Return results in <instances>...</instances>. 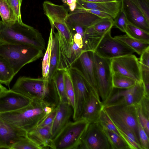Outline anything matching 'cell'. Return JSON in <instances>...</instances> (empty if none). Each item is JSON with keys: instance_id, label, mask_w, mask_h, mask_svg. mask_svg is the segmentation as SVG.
Returning a JSON list of instances; mask_svg holds the SVG:
<instances>
[{"instance_id": "cell-15", "label": "cell", "mask_w": 149, "mask_h": 149, "mask_svg": "<svg viewBox=\"0 0 149 149\" xmlns=\"http://www.w3.org/2000/svg\"><path fill=\"white\" fill-rule=\"evenodd\" d=\"M32 100L21 94L7 89L0 94V113L20 109L28 105Z\"/></svg>"}, {"instance_id": "cell-10", "label": "cell", "mask_w": 149, "mask_h": 149, "mask_svg": "<svg viewBox=\"0 0 149 149\" xmlns=\"http://www.w3.org/2000/svg\"><path fill=\"white\" fill-rule=\"evenodd\" d=\"M145 95L142 81L137 82L134 86L127 89L113 88L111 95L103 105H136L139 103Z\"/></svg>"}, {"instance_id": "cell-3", "label": "cell", "mask_w": 149, "mask_h": 149, "mask_svg": "<svg viewBox=\"0 0 149 149\" xmlns=\"http://www.w3.org/2000/svg\"><path fill=\"white\" fill-rule=\"evenodd\" d=\"M55 108L33 99L26 106L15 111L0 113V116L28 132L37 127Z\"/></svg>"}, {"instance_id": "cell-52", "label": "cell", "mask_w": 149, "mask_h": 149, "mask_svg": "<svg viewBox=\"0 0 149 149\" xmlns=\"http://www.w3.org/2000/svg\"><path fill=\"white\" fill-rule=\"evenodd\" d=\"M67 4L69 5L71 4L73 2L72 0H67L66 1Z\"/></svg>"}, {"instance_id": "cell-36", "label": "cell", "mask_w": 149, "mask_h": 149, "mask_svg": "<svg viewBox=\"0 0 149 149\" xmlns=\"http://www.w3.org/2000/svg\"><path fill=\"white\" fill-rule=\"evenodd\" d=\"M114 26L113 19L111 18H102L96 22L93 27L95 30L98 33L104 35L111 31Z\"/></svg>"}, {"instance_id": "cell-19", "label": "cell", "mask_w": 149, "mask_h": 149, "mask_svg": "<svg viewBox=\"0 0 149 149\" xmlns=\"http://www.w3.org/2000/svg\"><path fill=\"white\" fill-rule=\"evenodd\" d=\"M76 3L75 9L99 11L108 14L113 19L121 8V0L102 2H91L77 0Z\"/></svg>"}, {"instance_id": "cell-45", "label": "cell", "mask_w": 149, "mask_h": 149, "mask_svg": "<svg viewBox=\"0 0 149 149\" xmlns=\"http://www.w3.org/2000/svg\"><path fill=\"white\" fill-rule=\"evenodd\" d=\"M57 107L48 113L44 118L38 124L37 126L43 127L52 124L56 114Z\"/></svg>"}, {"instance_id": "cell-8", "label": "cell", "mask_w": 149, "mask_h": 149, "mask_svg": "<svg viewBox=\"0 0 149 149\" xmlns=\"http://www.w3.org/2000/svg\"><path fill=\"white\" fill-rule=\"evenodd\" d=\"M67 70L74 88L75 104L72 117L74 121L81 118L91 90L76 66L72 65Z\"/></svg>"}, {"instance_id": "cell-5", "label": "cell", "mask_w": 149, "mask_h": 149, "mask_svg": "<svg viewBox=\"0 0 149 149\" xmlns=\"http://www.w3.org/2000/svg\"><path fill=\"white\" fill-rule=\"evenodd\" d=\"M89 123L82 118L70 121L53 140L52 149H79Z\"/></svg>"}, {"instance_id": "cell-18", "label": "cell", "mask_w": 149, "mask_h": 149, "mask_svg": "<svg viewBox=\"0 0 149 149\" xmlns=\"http://www.w3.org/2000/svg\"><path fill=\"white\" fill-rule=\"evenodd\" d=\"M102 18L79 9H75L68 15L65 22L69 27L78 26L87 29Z\"/></svg>"}, {"instance_id": "cell-30", "label": "cell", "mask_w": 149, "mask_h": 149, "mask_svg": "<svg viewBox=\"0 0 149 149\" xmlns=\"http://www.w3.org/2000/svg\"><path fill=\"white\" fill-rule=\"evenodd\" d=\"M103 129L112 149H130L127 144L120 135L113 131Z\"/></svg>"}, {"instance_id": "cell-4", "label": "cell", "mask_w": 149, "mask_h": 149, "mask_svg": "<svg viewBox=\"0 0 149 149\" xmlns=\"http://www.w3.org/2000/svg\"><path fill=\"white\" fill-rule=\"evenodd\" d=\"M0 55L7 61L16 75L24 65L43 55V50L32 45L0 44Z\"/></svg>"}, {"instance_id": "cell-39", "label": "cell", "mask_w": 149, "mask_h": 149, "mask_svg": "<svg viewBox=\"0 0 149 149\" xmlns=\"http://www.w3.org/2000/svg\"><path fill=\"white\" fill-rule=\"evenodd\" d=\"M114 25L123 32H125L127 21L123 12L121 10L114 19Z\"/></svg>"}, {"instance_id": "cell-9", "label": "cell", "mask_w": 149, "mask_h": 149, "mask_svg": "<svg viewBox=\"0 0 149 149\" xmlns=\"http://www.w3.org/2000/svg\"><path fill=\"white\" fill-rule=\"evenodd\" d=\"M94 52L101 57L111 60L133 54L134 52L121 41L112 37L111 30L104 35Z\"/></svg>"}, {"instance_id": "cell-35", "label": "cell", "mask_w": 149, "mask_h": 149, "mask_svg": "<svg viewBox=\"0 0 149 149\" xmlns=\"http://www.w3.org/2000/svg\"><path fill=\"white\" fill-rule=\"evenodd\" d=\"M63 74L66 94L69 102L74 110L75 104L74 96L72 81L68 70L64 71Z\"/></svg>"}, {"instance_id": "cell-32", "label": "cell", "mask_w": 149, "mask_h": 149, "mask_svg": "<svg viewBox=\"0 0 149 149\" xmlns=\"http://www.w3.org/2000/svg\"><path fill=\"white\" fill-rule=\"evenodd\" d=\"M137 82L133 79L121 74L113 72L112 84L113 88L125 89L134 86Z\"/></svg>"}, {"instance_id": "cell-6", "label": "cell", "mask_w": 149, "mask_h": 149, "mask_svg": "<svg viewBox=\"0 0 149 149\" xmlns=\"http://www.w3.org/2000/svg\"><path fill=\"white\" fill-rule=\"evenodd\" d=\"M95 77L99 96L103 104L113 88L110 60L101 57L94 52Z\"/></svg>"}, {"instance_id": "cell-34", "label": "cell", "mask_w": 149, "mask_h": 149, "mask_svg": "<svg viewBox=\"0 0 149 149\" xmlns=\"http://www.w3.org/2000/svg\"><path fill=\"white\" fill-rule=\"evenodd\" d=\"M57 30L62 39L68 44L72 46L74 41L72 32L65 21H55L50 23Z\"/></svg>"}, {"instance_id": "cell-7", "label": "cell", "mask_w": 149, "mask_h": 149, "mask_svg": "<svg viewBox=\"0 0 149 149\" xmlns=\"http://www.w3.org/2000/svg\"><path fill=\"white\" fill-rule=\"evenodd\" d=\"M103 109L116 127H123L130 129L139 139L138 118L136 105H110L103 106Z\"/></svg>"}, {"instance_id": "cell-50", "label": "cell", "mask_w": 149, "mask_h": 149, "mask_svg": "<svg viewBox=\"0 0 149 149\" xmlns=\"http://www.w3.org/2000/svg\"><path fill=\"white\" fill-rule=\"evenodd\" d=\"M69 7V9L71 12H73L77 6L76 2H73L71 4L68 5Z\"/></svg>"}, {"instance_id": "cell-29", "label": "cell", "mask_w": 149, "mask_h": 149, "mask_svg": "<svg viewBox=\"0 0 149 149\" xmlns=\"http://www.w3.org/2000/svg\"><path fill=\"white\" fill-rule=\"evenodd\" d=\"M64 70H58L52 78V81L58 92L60 102L69 103L65 90Z\"/></svg>"}, {"instance_id": "cell-53", "label": "cell", "mask_w": 149, "mask_h": 149, "mask_svg": "<svg viewBox=\"0 0 149 149\" xmlns=\"http://www.w3.org/2000/svg\"><path fill=\"white\" fill-rule=\"evenodd\" d=\"M73 2H76L77 0H72Z\"/></svg>"}, {"instance_id": "cell-25", "label": "cell", "mask_w": 149, "mask_h": 149, "mask_svg": "<svg viewBox=\"0 0 149 149\" xmlns=\"http://www.w3.org/2000/svg\"><path fill=\"white\" fill-rule=\"evenodd\" d=\"M59 44L56 33L54 32L48 79L51 81L58 69Z\"/></svg>"}, {"instance_id": "cell-44", "label": "cell", "mask_w": 149, "mask_h": 149, "mask_svg": "<svg viewBox=\"0 0 149 149\" xmlns=\"http://www.w3.org/2000/svg\"><path fill=\"white\" fill-rule=\"evenodd\" d=\"M139 61L141 71H149V48L140 55Z\"/></svg>"}, {"instance_id": "cell-23", "label": "cell", "mask_w": 149, "mask_h": 149, "mask_svg": "<svg viewBox=\"0 0 149 149\" xmlns=\"http://www.w3.org/2000/svg\"><path fill=\"white\" fill-rule=\"evenodd\" d=\"M104 35L96 31L93 26L87 28L83 38V52H94Z\"/></svg>"}, {"instance_id": "cell-26", "label": "cell", "mask_w": 149, "mask_h": 149, "mask_svg": "<svg viewBox=\"0 0 149 149\" xmlns=\"http://www.w3.org/2000/svg\"><path fill=\"white\" fill-rule=\"evenodd\" d=\"M116 127L119 134L127 144L130 149H143L139 139L133 131L124 127Z\"/></svg>"}, {"instance_id": "cell-31", "label": "cell", "mask_w": 149, "mask_h": 149, "mask_svg": "<svg viewBox=\"0 0 149 149\" xmlns=\"http://www.w3.org/2000/svg\"><path fill=\"white\" fill-rule=\"evenodd\" d=\"M0 15L2 21L7 24L17 21L16 16L6 0H0Z\"/></svg>"}, {"instance_id": "cell-48", "label": "cell", "mask_w": 149, "mask_h": 149, "mask_svg": "<svg viewBox=\"0 0 149 149\" xmlns=\"http://www.w3.org/2000/svg\"><path fill=\"white\" fill-rule=\"evenodd\" d=\"M72 36L74 42L83 51V39L82 36L78 33H74Z\"/></svg>"}, {"instance_id": "cell-51", "label": "cell", "mask_w": 149, "mask_h": 149, "mask_svg": "<svg viewBox=\"0 0 149 149\" xmlns=\"http://www.w3.org/2000/svg\"><path fill=\"white\" fill-rule=\"evenodd\" d=\"M7 89L3 86L0 83V94L3 92L7 90Z\"/></svg>"}, {"instance_id": "cell-2", "label": "cell", "mask_w": 149, "mask_h": 149, "mask_svg": "<svg viewBox=\"0 0 149 149\" xmlns=\"http://www.w3.org/2000/svg\"><path fill=\"white\" fill-rule=\"evenodd\" d=\"M0 44H26L43 51L45 49L41 33L33 27L17 21L10 24L0 21Z\"/></svg>"}, {"instance_id": "cell-41", "label": "cell", "mask_w": 149, "mask_h": 149, "mask_svg": "<svg viewBox=\"0 0 149 149\" xmlns=\"http://www.w3.org/2000/svg\"><path fill=\"white\" fill-rule=\"evenodd\" d=\"M141 12L149 22V0H130Z\"/></svg>"}, {"instance_id": "cell-16", "label": "cell", "mask_w": 149, "mask_h": 149, "mask_svg": "<svg viewBox=\"0 0 149 149\" xmlns=\"http://www.w3.org/2000/svg\"><path fill=\"white\" fill-rule=\"evenodd\" d=\"M121 9L124 13L128 23L149 33V22L130 0H121Z\"/></svg>"}, {"instance_id": "cell-47", "label": "cell", "mask_w": 149, "mask_h": 149, "mask_svg": "<svg viewBox=\"0 0 149 149\" xmlns=\"http://www.w3.org/2000/svg\"><path fill=\"white\" fill-rule=\"evenodd\" d=\"M141 75L146 95L149 96V71H141Z\"/></svg>"}, {"instance_id": "cell-12", "label": "cell", "mask_w": 149, "mask_h": 149, "mask_svg": "<svg viewBox=\"0 0 149 149\" xmlns=\"http://www.w3.org/2000/svg\"><path fill=\"white\" fill-rule=\"evenodd\" d=\"M79 149H112L103 128L98 122L90 123Z\"/></svg>"}, {"instance_id": "cell-28", "label": "cell", "mask_w": 149, "mask_h": 149, "mask_svg": "<svg viewBox=\"0 0 149 149\" xmlns=\"http://www.w3.org/2000/svg\"><path fill=\"white\" fill-rule=\"evenodd\" d=\"M51 28L49 37L46 51L43 56L42 63V77L48 79L52 43L54 37V26L51 24Z\"/></svg>"}, {"instance_id": "cell-46", "label": "cell", "mask_w": 149, "mask_h": 149, "mask_svg": "<svg viewBox=\"0 0 149 149\" xmlns=\"http://www.w3.org/2000/svg\"><path fill=\"white\" fill-rule=\"evenodd\" d=\"M139 104L143 113L149 118V96L145 95Z\"/></svg>"}, {"instance_id": "cell-22", "label": "cell", "mask_w": 149, "mask_h": 149, "mask_svg": "<svg viewBox=\"0 0 149 149\" xmlns=\"http://www.w3.org/2000/svg\"><path fill=\"white\" fill-rule=\"evenodd\" d=\"M44 10L50 23L54 21H65L68 13L63 6L54 4L46 1L43 3Z\"/></svg>"}, {"instance_id": "cell-38", "label": "cell", "mask_w": 149, "mask_h": 149, "mask_svg": "<svg viewBox=\"0 0 149 149\" xmlns=\"http://www.w3.org/2000/svg\"><path fill=\"white\" fill-rule=\"evenodd\" d=\"M12 149H41L40 148L27 136L16 143Z\"/></svg>"}, {"instance_id": "cell-33", "label": "cell", "mask_w": 149, "mask_h": 149, "mask_svg": "<svg viewBox=\"0 0 149 149\" xmlns=\"http://www.w3.org/2000/svg\"><path fill=\"white\" fill-rule=\"evenodd\" d=\"M125 33L135 39L149 43V33L128 22Z\"/></svg>"}, {"instance_id": "cell-24", "label": "cell", "mask_w": 149, "mask_h": 149, "mask_svg": "<svg viewBox=\"0 0 149 149\" xmlns=\"http://www.w3.org/2000/svg\"><path fill=\"white\" fill-rule=\"evenodd\" d=\"M121 41L133 49L134 52L141 55L149 48V43L141 41L133 38L127 35L116 36L114 37Z\"/></svg>"}, {"instance_id": "cell-21", "label": "cell", "mask_w": 149, "mask_h": 149, "mask_svg": "<svg viewBox=\"0 0 149 149\" xmlns=\"http://www.w3.org/2000/svg\"><path fill=\"white\" fill-rule=\"evenodd\" d=\"M103 107V105L100 100L90 91L81 118L85 119L90 123L98 122Z\"/></svg>"}, {"instance_id": "cell-27", "label": "cell", "mask_w": 149, "mask_h": 149, "mask_svg": "<svg viewBox=\"0 0 149 149\" xmlns=\"http://www.w3.org/2000/svg\"><path fill=\"white\" fill-rule=\"evenodd\" d=\"M15 75L9 64L0 55V83L10 88V84Z\"/></svg>"}, {"instance_id": "cell-1", "label": "cell", "mask_w": 149, "mask_h": 149, "mask_svg": "<svg viewBox=\"0 0 149 149\" xmlns=\"http://www.w3.org/2000/svg\"><path fill=\"white\" fill-rule=\"evenodd\" d=\"M11 89L32 100H39L54 107H57L60 102L52 81L42 77L34 78L20 76Z\"/></svg>"}, {"instance_id": "cell-37", "label": "cell", "mask_w": 149, "mask_h": 149, "mask_svg": "<svg viewBox=\"0 0 149 149\" xmlns=\"http://www.w3.org/2000/svg\"><path fill=\"white\" fill-rule=\"evenodd\" d=\"M98 122L103 128L113 131L120 135L114 124L103 109L101 111Z\"/></svg>"}, {"instance_id": "cell-20", "label": "cell", "mask_w": 149, "mask_h": 149, "mask_svg": "<svg viewBox=\"0 0 149 149\" xmlns=\"http://www.w3.org/2000/svg\"><path fill=\"white\" fill-rule=\"evenodd\" d=\"M52 124L43 127L37 126L27 132V136L41 149H52Z\"/></svg>"}, {"instance_id": "cell-13", "label": "cell", "mask_w": 149, "mask_h": 149, "mask_svg": "<svg viewBox=\"0 0 149 149\" xmlns=\"http://www.w3.org/2000/svg\"><path fill=\"white\" fill-rule=\"evenodd\" d=\"M94 52H83L76 62V67L89 87L96 96L100 100L98 94L96 83L94 61Z\"/></svg>"}, {"instance_id": "cell-43", "label": "cell", "mask_w": 149, "mask_h": 149, "mask_svg": "<svg viewBox=\"0 0 149 149\" xmlns=\"http://www.w3.org/2000/svg\"><path fill=\"white\" fill-rule=\"evenodd\" d=\"M138 119L146 133L149 136V118L142 112L139 104L136 105Z\"/></svg>"}, {"instance_id": "cell-17", "label": "cell", "mask_w": 149, "mask_h": 149, "mask_svg": "<svg viewBox=\"0 0 149 149\" xmlns=\"http://www.w3.org/2000/svg\"><path fill=\"white\" fill-rule=\"evenodd\" d=\"M57 107L56 114L52 125V140L70 121L73 113V109L69 103L60 102Z\"/></svg>"}, {"instance_id": "cell-49", "label": "cell", "mask_w": 149, "mask_h": 149, "mask_svg": "<svg viewBox=\"0 0 149 149\" xmlns=\"http://www.w3.org/2000/svg\"><path fill=\"white\" fill-rule=\"evenodd\" d=\"M85 1L91 2H102L115 1L117 0H81Z\"/></svg>"}, {"instance_id": "cell-14", "label": "cell", "mask_w": 149, "mask_h": 149, "mask_svg": "<svg viewBox=\"0 0 149 149\" xmlns=\"http://www.w3.org/2000/svg\"><path fill=\"white\" fill-rule=\"evenodd\" d=\"M27 134L26 131L0 116V149H12Z\"/></svg>"}, {"instance_id": "cell-42", "label": "cell", "mask_w": 149, "mask_h": 149, "mask_svg": "<svg viewBox=\"0 0 149 149\" xmlns=\"http://www.w3.org/2000/svg\"><path fill=\"white\" fill-rule=\"evenodd\" d=\"M15 14L17 21L20 23H23L22 21L21 13V7L22 0H6Z\"/></svg>"}, {"instance_id": "cell-40", "label": "cell", "mask_w": 149, "mask_h": 149, "mask_svg": "<svg viewBox=\"0 0 149 149\" xmlns=\"http://www.w3.org/2000/svg\"><path fill=\"white\" fill-rule=\"evenodd\" d=\"M138 134L140 143L142 149H149V136L148 135L142 127L138 119Z\"/></svg>"}, {"instance_id": "cell-11", "label": "cell", "mask_w": 149, "mask_h": 149, "mask_svg": "<svg viewBox=\"0 0 149 149\" xmlns=\"http://www.w3.org/2000/svg\"><path fill=\"white\" fill-rule=\"evenodd\" d=\"M110 64L113 72L127 77L137 82H142L139 60L135 55L129 54L112 59Z\"/></svg>"}]
</instances>
